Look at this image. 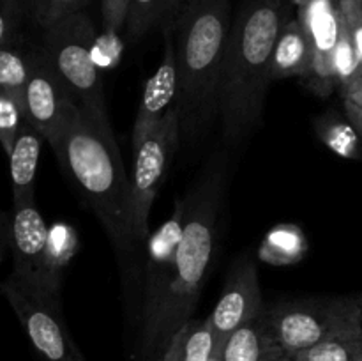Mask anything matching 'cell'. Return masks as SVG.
Returning a JSON list of instances; mask_svg holds the SVG:
<instances>
[{"instance_id": "1", "label": "cell", "mask_w": 362, "mask_h": 361, "mask_svg": "<svg viewBox=\"0 0 362 361\" xmlns=\"http://www.w3.org/2000/svg\"><path fill=\"white\" fill-rule=\"evenodd\" d=\"M48 144L101 222L124 276L131 278L141 246L131 223V172L122 161L108 113L88 112L73 103Z\"/></svg>"}, {"instance_id": "2", "label": "cell", "mask_w": 362, "mask_h": 361, "mask_svg": "<svg viewBox=\"0 0 362 361\" xmlns=\"http://www.w3.org/2000/svg\"><path fill=\"white\" fill-rule=\"evenodd\" d=\"M290 0H247L230 27L219 78L218 115L228 144L260 124L271 84L276 39L288 20Z\"/></svg>"}, {"instance_id": "3", "label": "cell", "mask_w": 362, "mask_h": 361, "mask_svg": "<svg viewBox=\"0 0 362 361\" xmlns=\"http://www.w3.org/2000/svg\"><path fill=\"white\" fill-rule=\"evenodd\" d=\"M200 183L186 195L187 212L177 248L175 265L158 310L140 326V354H163L180 328L193 319L202 287L211 269L218 237V219L225 200V166L209 165Z\"/></svg>"}, {"instance_id": "4", "label": "cell", "mask_w": 362, "mask_h": 361, "mask_svg": "<svg viewBox=\"0 0 362 361\" xmlns=\"http://www.w3.org/2000/svg\"><path fill=\"white\" fill-rule=\"evenodd\" d=\"M230 27L228 0H187L172 23L180 138H197L218 113L219 78Z\"/></svg>"}, {"instance_id": "5", "label": "cell", "mask_w": 362, "mask_h": 361, "mask_svg": "<svg viewBox=\"0 0 362 361\" xmlns=\"http://www.w3.org/2000/svg\"><path fill=\"white\" fill-rule=\"evenodd\" d=\"M265 319L286 356H297L332 336L362 329L357 296L281 301L265 306Z\"/></svg>"}, {"instance_id": "6", "label": "cell", "mask_w": 362, "mask_h": 361, "mask_svg": "<svg viewBox=\"0 0 362 361\" xmlns=\"http://www.w3.org/2000/svg\"><path fill=\"white\" fill-rule=\"evenodd\" d=\"M95 27L81 11L42 28L41 50L80 108L106 112L99 67L92 57Z\"/></svg>"}, {"instance_id": "7", "label": "cell", "mask_w": 362, "mask_h": 361, "mask_svg": "<svg viewBox=\"0 0 362 361\" xmlns=\"http://www.w3.org/2000/svg\"><path fill=\"white\" fill-rule=\"evenodd\" d=\"M35 353L45 361H87L60 308L59 290H48L11 273L0 285Z\"/></svg>"}, {"instance_id": "8", "label": "cell", "mask_w": 362, "mask_h": 361, "mask_svg": "<svg viewBox=\"0 0 362 361\" xmlns=\"http://www.w3.org/2000/svg\"><path fill=\"white\" fill-rule=\"evenodd\" d=\"M180 142V117L173 106L158 130L141 142L133 151V170H131V223L134 239L147 244L151 237L148 214L165 176L170 170L173 154Z\"/></svg>"}, {"instance_id": "9", "label": "cell", "mask_w": 362, "mask_h": 361, "mask_svg": "<svg viewBox=\"0 0 362 361\" xmlns=\"http://www.w3.org/2000/svg\"><path fill=\"white\" fill-rule=\"evenodd\" d=\"M297 9V18L310 38L313 52L311 69L303 80L311 91L327 98L334 88H338L334 76V52L341 34L338 0H308Z\"/></svg>"}, {"instance_id": "10", "label": "cell", "mask_w": 362, "mask_h": 361, "mask_svg": "<svg viewBox=\"0 0 362 361\" xmlns=\"http://www.w3.org/2000/svg\"><path fill=\"white\" fill-rule=\"evenodd\" d=\"M186 212V197L177 198L173 214L148 237L147 251L144 255V269H141L140 326L151 321L161 303L166 283H168L173 265H175L177 248H179L180 236H182Z\"/></svg>"}, {"instance_id": "11", "label": "cell", "mask_w": 362, "mask_h": 361, "mask_svg": "<svg viewBox=\"0 0 362 361\" xmlns=\"http://www.w3.org/2000/svg\"><path fill=\"white\" fill-rule=\"evenodd\" d=\"M73 103L66 85L39 46L32 52L30 76L23 88L25 119L49 142L60 130Z\"/></svg>"}, {"instance_id": "12", "label": "cell", "mask_w": 362, "mask_h": 361, "mask_svg": "<svg viewBox=\"0 0 362 361\" xmlns=\"http://www.w3.org/2000/svg\"><path fill=\"white\" fill-rule=\"evenodd\" d=\"M264 310L257 265L250 258H243L232 268L225 290L207 317L216 343L221 345L237 328L258 317Z\"/></svg>"}, {"instance_id": "13", "label": "cell", "mask_w": 362, "mask_h": 361, "mask_svg": "<svg viewBox=\"0 0 362 361\" xmlns=\"http://www.w3.org/2000/svg\"><path fill=\"white\" fill-rule=\"evenodd\" d=\"M49 230L45 218L35 207V202L18 205L11 223V251H13V275L48 290L53 289L46 276Z\"/></svg>"}, {"instance_id": "14", "label": "cell", "mask_w": 362, "mask_h": 361, "mask_svg": "<svg viewBox=\"0 0 362 361\" xmlns=\"http://www.w3.org/2000/svg\"><path fill=\"white\" fill-rule=\"evenodd\" d=\"M165 35V50L163 59L159 62L156 73L148 78L147 85L141 94L138 105L136 119L133 126V151L140 147L141 142L147 140L151 133H154L166 117V113L175 106L177 99V57L175 42H173L172 25L163 27Z\"/></svg>"}, {"instance_id": "15", "label": "cell", "mask_w": 362, "mask_h": 361, "mask_svg": "<svg viewBox=\"0 0 362 361\" xmlns=\"http://www.w3.org/2000/svg\"><path fill=\"white\" fill-rule=\"evenodd\" d=\"M45 140L46 138L25 119L16 142H14L13 151L9 154L13 207L35 202V173H37L39 158H41V149Z\"/></svg>"}, {"instance_id": "16", "label": "cell", "mask_w": 362, "mask_h": 361, "mask_svg": "<svg viewBox=\"0 0 362 361\" xmlns=\"http://www.w3.org/2000/svg\"><path fill=\"white\" fill-rule=\"evenodd\" d=\"M311 62H313V52L303 23L299 18H288L276 39L271 59V73H269L271 81L292 76L304 78L310 73Z\"/></svg>"}, {"instance_id": "17", "label": "cell", "mask_w": 362, "mask_h": 361, "mask_svg": "<svg viewBox=\"0 0 362 361\" xmlns=\"http://www.w3.org/2000/svg\"><path fill=\"white\" fill-rule=\"evenodd\" d=\"M219 347L223 361H278L286 356L272 336L265 310L237 328Z\"/></svg>"}, {"instance_id": "18", "label": "cell", "mask_w": 362, "mask_h": 361, "mask_svg": "<svg viewBox=\"0 0 362 361\" xmlns=\"http://www.w3.org/2000/svg\"><path fill=\"white\" fill-rule=\"evenodd\" d=\"M216 345V336L207 319H191L173 335L159 361H211Z\"/></svg>"}, {"instance_id": "19", "label": "cell", "mask_w": 362, "mask_h": 361, "mask_svg": "<svg viewBox=\"0 0 362 361\" xmlns=\"http://www.w3.org/2000/svg\"><path fill=\"white\" fill-rule=\"evenodd\" d=\"M182 4L184 0H131L124 27L127 42H138L159 25H172L182 9Z\"/></svg>"}, {"instance_id": "20", "label": "cell", "mask_w": 362, "mask_h": 361, "mask_svg": "<svg viewBox=\"0 0 362 361\" xmlns=\"http://www.w3.org/2000/svg\"><path fill=\"white\" fill-rule=\"evenodd\" d=\"M317 133L336 154L349 159H362L361 137L349 119H339L334 113L324 115L317 120Z\"/></svg>"}, {"instance_id": "21", "label": "cell", "mask_w": 362, "mask_h": 361, "mask_svg": "<svg viewBox=\"0 0 362 361\" xmlns=\"http://www.w3.org/2000/svg\"><path fill=\"white\" fill-rule=\"evenodd\" d=\"M293 357L297 361H362V329L332 336Z\"/></svg>"}, {"instance_id": "22", "label": "cell", "mask_w": 362, "mask_h": 361, "mask_svg": "<svg viewBox=\"0 0 362 361\" xmlns=\"http://www.w3.org/2000/svg\"><path fill=\"white\" fill-rule=\"evenodd\" d=\"M23 120V92L0 88V145L7 156L13 151Z\"/></svg>"}, {"instance_id": "23", "label": "cell", "mask_w": 362, "mask_h": 361, "mask_svg": "<svg viewBox=\"0 0 362 361\" xmlns=\"http://www.w3.org/2000/svg\"><path fill=\"white\" fill-rule=\"evenodd\" d=\"M32 69V52L25 53L14 45L0 48V88L23 92Z\"/></svg>"}, {"instance_id": "24", "label": "cell", "mask_w": 362, "mask_h": 361, "mask_svg": "<svg viewBox=\"0 0 362 361\" xmlns=\"http://www.w3.org/2000/svg\"><path fill=\"white\" fill-rule=\"evenodd\" d=\"M341 13V11H339ZM362 74L359 57L352 45L349 30H346L345 20L341 16V34H339L338 46L334 52V76L338 81L339 91L349 87L354 80H357Z\"/></svg>"}, {"instance_id": "25", "label": "cell", "mask_w": 362, "mask_h": 361, "mask_svg": "<svg viewBox=\"0 0 362 361\" xmlns=\"http://www.w3.org/2000/svg\"><path fill=\"white\" fill-rule=\"evenodd\" d=\"M90 0H28L35 23L41 28L57 23L62 18L81 13Z\"/></svg>"}, {"instance_id": "26", "label": "cell", "mask_w": 362, "mask_h": 361, "mask_svg": "<svg viewBox=\"0 0 362 361\" xmlns=\"http://www.w3.org/2000/svg\"><path fill=\"white\" fill-rule=\"evenodd\" d=\"M338 7L341 11V16L345 20L346 30H349L352 45L359 57L362 69V13L357 0H338Z\"/></svg>"}, {"instance_id": "27", "label": "cell", "mask_w": 362, "mask_h": 361, "mask_svg": "<svg viewBox=\"0 0 362 361\" xmlns=\"http://www.w3.org/2000/svg\"><path fill=\"white\" fill-rule=\"evenodd\" d=\"M20 27L18 0H0V48L14 45Z\"/></svg>"}, {"instance_id": "28", "label": "cell", "mask_w": 362, "mask_h": 361, "mask_svg": "<svg viewBox=\"0 0 362 361\" xmlns=\"http://www.w3.org/2000/svg\"><path fill=\"white\" fill-rule=\"evenodd\" d=\"M131 0H101L103 23L108 32H120L126 27Z\"/></svg>"}, {"instance_id": "29", "label": "cell", "mask_w": 362, "mask_h": 361, "mask_svg": "<svg viewBox=\"0 0 362 361\" xmlns=\"http://www.w3.org/2000/svg\"><path fill=\"white\" fill-rule=\"evenodd\" d=\"M11 223L13 218H9L7 212L0 211V262L6 257L7 250H11Z\"/></svg>"}, {"instance_id": "30", "label": "cell", "mask_w": 362, "mask_h": 361, "mask_svg": "<svg viewBox=\"0 0 362 361\" xmlns=\"http://www.w3.org/2000/svg\"><path fill=\"white\" fill-rule=\"evenodd\" d=\"M343 105H345L346 119H349L350 124L356 127L357 134H359L361 142H362V106L349 101V99H343Z\"/></svg>"}, {"instance_id": "31", "label": "cell", "mask_w": 362, "mask_h": 361, "mask_svg": "<svg viewBox=\"0 0 362 361\" xmlns=\"http://www.w3.org/2000/svg\"><path fill=\"white\" fill-rule=\"evenodd\" d=\"M341 96L343 99H349V101L362 106V74L357 78V80H354L349 87L343 88Z\"/></svg>"}, {"instance_id": "32", "label": "cell", "mask_w": 362, "mask_h": 361, "mask_svg": "<svg viewBox=\"0 0 362 361\" xmlns=\"http://www.w3.org/2000/svg\"><path fill=\"white\" fill-rule=\"evenodd\" d=\"M211 361H223V356H221V347H219V345H216V350H214V354H212Z\"/></svg>"}, {"instance_id": "33", "label": "cell", "mask_w": 362, "mask_h": 361, "mask_svg": "<svg viewBox=\"0 0 362 361\" xmlns=\"http://www.w3.org/2000/svg\"><path fill=\"white\" fill-rule=\"evenodd\" d=\"M290 2H292V4H293V6L300 7V6H303V4H306V2H308V0H290Z\"/></svg>"}, {"instance_id": "34", "label": "cell", "mask_w": 362, "mask_h": 361, "mask_svg": "<svg viewBox=\"0 0 362 361\" xmlns=\"http://www.w3.org/2000/svg\"><path fill=\"white\" fill-rule=\"evenodd\" d=\"M278 361H297V360L293 356H283V357H279Z\"/></svg>"}, {"instance_id": "35", "label": "cell", "mask_w": 362, "mask_h": 361, "mask_svg": "<svg viewBox=\"0 0 362 361\" xmlns=\"http://www.w3.org/2000/svg\"><path fill=\"white\" fill-rule=\"evenodd\" d=\"M357 299H359V304H361V314H362V294H359V296H357Z\"/></svg>"}, {"instance_id": "36", "label": "cell", "mask_w": 362, "mask_h": 361, "mask_svg": "<svg viewBox=\"0 0 362 361\" xmlns=\"http://www.w3.org/2000/svg\"><path fill=\"white\" fill-rule=\"evenodd\" d=\"M359 2V7H361V13H362V0H357Z\"/></svg>"}, {"instance_id": "37", "label": "cell", "mask_w": 362, "mask_h": 361, "mask_svg": "<svg viewBox=\"0 0 362 361\" xmlns=\"http://www.w3.org/2000/svg\"><path fill=\"white\" fill-rule=\"evenodd\" d=\"M184 2H187V0H184Z\"/></svg>"}]
</instances>
